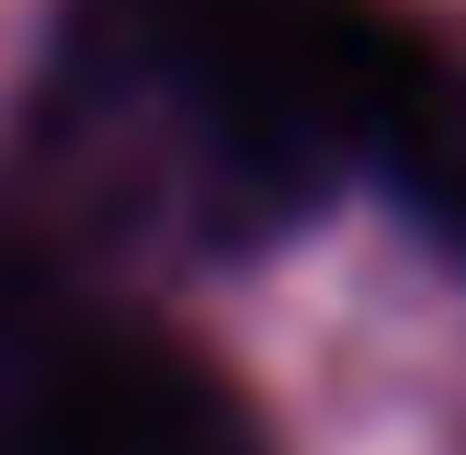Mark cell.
I'll use <instances>...</instances> for the list:
<instances>
[{"label":"cell","instance_id":"6da1fadb","mask_svg":"<svg viewBox=\"0 0 466 455\" xmlns=\"http://www.w3.org/2000/svg\"><path fill=\"white\" fill-rule=\"evenodd\" d=\"M432 68L376 0H68L23 136L91 239H262L376 171Z\"/></svg>","mask_w":466,"mask_h":455},{"label":"cell","instance_id":"7a4b0ae2","mask_svg":"<svg viewBox=\"0 0 466 455\" xmlns=\"http://www.w3.org/2000/svg\"><path fill=\"white\" fill-rule=\"evenodd\" d=\"M0 455H273L250 399L159 330L68 318L0 387Z\"/></svg>","mask_w":466,"mask_h":455},{"label":"cell","instance_id":"3957f363","mask_svg":"<svg viewBox=\"0 0 466 455\" xmlns=\"http://www.w3.org/2000/svg\"><path fill=\"white\" fill-rule=\"evenodd\" d=\"M68 318H80V308L57 296V273H46L35 250H12V239H0V387H12L23 364H35L46 341L68 330Z\"/></svg>","mask_w":466,"mask_h":455}]
</instances>
